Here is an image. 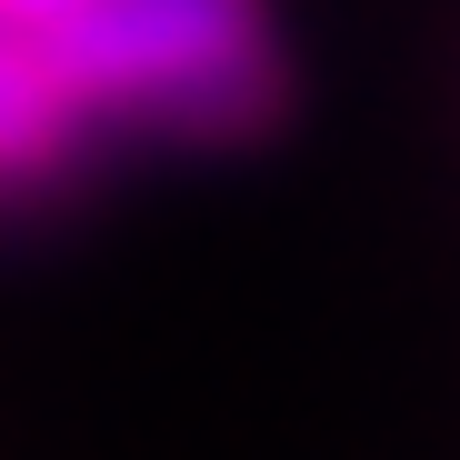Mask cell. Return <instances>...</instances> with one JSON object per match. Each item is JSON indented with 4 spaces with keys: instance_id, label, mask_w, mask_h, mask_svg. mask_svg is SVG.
I'll return each mask as SVG.
<instances>
[{
    "instance_id": "6da1fadb",
    "label": "cell",
    "mask_w": 460,
    "mask_h": 460,
    "mask_svg": "<svg viewBox=\"0 0 460 460\" xmlns=\"http://www.w3.org/2000/svg\"><path fill=\"white\" fill-rule=\"evenodd\" d=\"M40 50L101 140H261L290 101L270 0H91Z\"/></svg>"
}]
</instances>
